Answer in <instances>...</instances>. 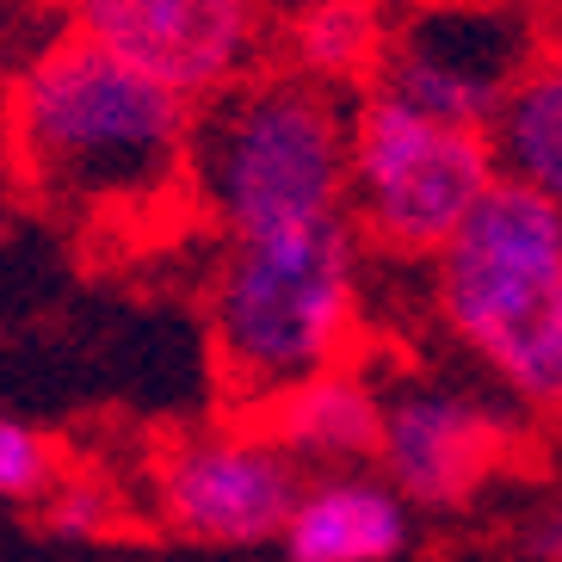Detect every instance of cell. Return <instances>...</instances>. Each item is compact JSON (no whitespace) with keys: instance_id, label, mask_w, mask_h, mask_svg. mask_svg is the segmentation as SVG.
Wrapping results in <instances>:
<instances>
[{"instance_id":"cell-1","label":"cell","mask_w":562,"mask_h":562,"mask_svg":"<svg viewBox=\"0 0 562 562\" xmlns=\"http://www.w3.org/2000/svg\"><path fill=\"white\" fill-rule=\"evenodd\" d=\"M199 105L81 32L44 37L7 75L0 131L19 186L68 223H136L186 192Z\"/></svg>"},{"instance_id":"cell-2","label":"cell","mask_w":562,"mask_h":562,"mask_svg":"<svg viewBox=\"0 0 562 562\" xmlns=\"http://www.w3.org/2000/svg\"><path fill=\"white\" fill-rule=\"evenodd\" d=\"M432 310L531 414H562V211L501 173L432 254Z\"/></svg>"},{"instance_id":"cell-3","label":"cell","mask_w":562,"mask_h":562,"mask_svg":"<svg viewBox=\"0 0 562 562\" xmlns=\"http://www.w3.org/2000/svg\"><path fill=\"white\" fill-rule=\"evenodd\" d=\"M352 334H359V229L347 223V211L241 235L223 248L211 279V347L216 371L248 408L328 364H347Z\"/></svg>"},{"instance_id":"cell-4","label":"cell","mask_w":562,"mask_h":562,"mask_svg":"<svg viewBox=\"0 0 562 562\" xmlns=\"http://www.w3.org/2000/svg\"><path fill=\"white\" fill-rule=\"evenodd\" d=\"M352 117L310 75L235 81L199 105L186 192L223 241L347 211Z\"/></svg>"},{"instance_id":"cell-5","label":"cell","mask_w":562,"mask_h":562,"mask_svg":"<svg viewBox=\"0 0 562 562\" xmlns=\"http://www.w3.org/2000/svg\"><path fill=\"white\" fill-rule=\"evenodd\" d=\"M501 180V155L488 131L446 124L371 87L352 112V173L347 199L359 229L390 254L432 260L470 223Z\"/></svg>"},{"instance_id":"cell-6","label":"cell","mask_w":562,"mask_h":562,"mask_svg":"<svg viewBox=\"0 0 562 562\" xmlns=\"http://www.w3.org/2000/svg\"><path fill=\"white\" fill-rule=\"evenodd\" d=\"M297 495L303 470L260 427H204L155 451L136 507L180 544L254 550L279 544Z\"/></svg>"},{"instance_id":"cell-7","label":"cell","mask_w":562,"mask_h":562,"mask_svg":"<svg viewBox=\"0 0 562 562\" xmlns=\"http://www.w3.org/2000/svg\"><path fill=\"white\" fill-rule=\"evenodd\" d=\"M68 32L105 44L192 105L248 81L260 56V0H56Z\"/></svg>"},{"instance_id":"cell-8","label":"cell","mask_w":562,"mask_h":562,"mask_svg":"<svg viewBox=\"0 0 562 562\" xmlns=\"http://www.w3.org/2000/svg\"><path fill=\"white\" fill-rule=\"evenodd\" d=\"M531 63V25L513 7H427L396 50L383 56V93L420 105V112L495 131L501 105Z\"/></svg>"},{"instance_id":"cell-9","label":"cell","mask_w":562,"mask_h":562,"mask_svg":"<svg viewBox=\"0 0 562 562\" xmlns=\"http://www.w3.org/2000/svg\"><path fill=\"white\" fill-rule=\"evenodd\" d=\"M507 439H513L507 420L488 402L451 390V383H396V390H383L378 470L402 488L408 507H427V513L463 507L495 476Z\"/></svg>"},{"instance_id":"cell-10","label":"cell","mask_w":562,"mask_h":562,"mask_svg":"<svg viewBox=\"0 0 562 562\" xmlns=\"http://www.w3.org/2000/svg\"><path fill=\"white\" fill-rule=\"evenodd\" d=\"M414 544V507L390 476L322 470L279 531L284 562H396Z\"/></svg>"},{"instance_id":"cell-11","label":"cell","mask_w":562,"mask_h":562,"mask_svg":"<svg viewBox=\"0 0 562 562\" xmlns=\"http://www.w3.org/2000/svg\"><path fill=\"white\" fill-rule=\"evenodd\" d=\"M254 427L297 463V470H359L378 463L383 439V390L352 364H328L254 408Z\"/></svg>"},{"instance_id":"cell-12","label":"cell","mask_w":562,"mask_h":562,"mask_svg":"<svg viewBox=\"0 0 562 562\" xmlns=\"http://www.w3.org/2000/svg\"><path fill=\"white\" fill-rule=\"evenodd\" d=\"M488 136L507 180H526L562 211V63L526 68V81L507 93Z\"/></svg>"},{"instance_id":"cell-13","label":"cell","mask_w":562,"mask_h":562,"mask_svg":"<svg viewBox=\"0 0 562 562\" xmlns=\"http://www.w3.org/2000/svg\"><path fill=\"white\" fill-rule=\"evenodd\" d=\"M291 50H297V75L322 87L359 81L383 56V25L371 0H310L291 25Z\"/></svg>"},{"instance_id":"cell-14","label":"cell","mask_w":562,"mask_h":562,"mask_svg":"<svg viewBox=\"0 0 562 562\" xmlns=\"http://www.w3.org/2000/svg\"><path fill=\"white\" fill-rule=\"evenodd\" d=\"M131 507H136V501L124 495L112 476H100V470H63V476H56V488L37 501L44 526H50L56 538H75V544L117 538V531H124V519H131Z\"/></svg>"},{"instance_id":"cell-15","label":"cell","mask_w":562,"mask_h":562,"mask_svg":"<svg viewBox=\"0 0 562 562\" xmlns=\"http://www.w3.org/2000/svg\"><path fill=\"white\" fill-rule=\"evenodd\" d=\"M63 476V451L50 432H37L32 420L0 414V501L7 507H37Z\"/></svg>"},{"instance_id":"cell-16","label":"cell","mask_w":562,"mask_h":562,"mask_svg":"<svg viewBox=\"0 0 562 562\" xmlns=\"http://www.w3.org/2000/svg\"><path fill=\"white\" fill-rule=\"evenodd\" d=\"M44 7H56V0H0V75H13L44 37H56L44 25Z\"/></svg>"},{"instance_id":"cell-17","label":"cell","mask_w":562,"mask_h":562,"mask_svg":"<svg viewBox=\"0 0 562 562\" xmlns=\"http://www.w3.org/2000/svg\"><path fill=\"white\" fill-rule=\"evenodd\" d=\"M526 557L531 562H562V501H550L526 526Z\"/></svg>"}]
</instances>
